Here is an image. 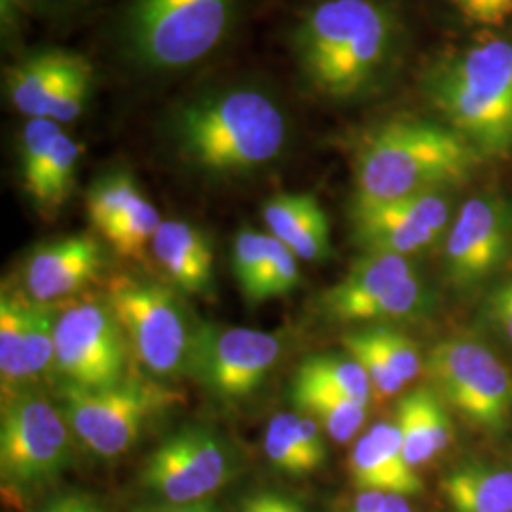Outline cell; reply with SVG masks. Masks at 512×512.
Listing matches in <instances>:
<instances>
[{
  "label": "cell",
  "instance_id": "32",
  "mask_svg": "<svg viewBox=\"0 0 512 512\" xmlns=\"http://www.w3.org/2000/svg\"><path fill=\"white\" fill-rule=\"evenodd\" d=\"M296 258L298 256L289 247L270 236V253L258 279L251 306L293 293L300 283V268Z\"/></svg>",
  "mask_w": 512,
  "mask_h": 512
},
{
  "label": "cell",
  "instance_id": "37",
  "mask_svg": "<svg viewBox=\"0 0 512 512\" xmlns=\"http://www.w3.org/2000/svg\"><path fill=\"white\" fill-rule=\"evenodd\" d=\"M425 412H427V423H429L433 446H435L437 454H440L442 450H446L452 444L454 429H452V423L446 414L444 403L440 401L439 395L429 387H427V397H425Z\"/></svg>",
  "mask_w": 512,
  "mask_h": 512
},
{
  "label": "cell",
  "instance_id": "6",
  "mask_svg": "<svg viewBox=\"0 0 512 512\" xmlns=\"http://www.w3.org/2000/svg\"><path fill=\"white\" fill-rule=\"evenodd\" d=\"M57 397L74 437L103 459L126 454L152 421L183 399L179 391L141 378H126L107 389L61 384Z\"/></svg>",
  "mask_w": 512,
  "mask_h": 512
},
{
  "label": "cell",
  "instance_id": "1",
  "mask_svg": "<svg viewBox=\"0 0 512 512\" xmlns=\"http://www.w3.org/2000/svg\"><path fill=\"white\" fill-rule=\"evenodd\" d=\"M401 46V23L380 0H321L291 31L296 69L310 92L351 101L372 92Z\"/></svg>",
  "mask_w": 512,
  "mask_h": 512
},
{
  "label": "cell",
  "instance_id": "3",
  "mask_svg": "<svg viewBox=\"0 0 512 512\" xmlns=\"http://www.w3.org/2000/svg\"><path fill=\"white\" fill-rule=\"evenodd\" d=\"M480 162L456 129L395 118L368 131L355 152V198L397 200L465 183Z\"/></svg>",
  "mask_w": 512,
  "mask_h": 512
},
{
  "label": "cell",
  "instance_id": "4",
  "mask_svg": "<svg viewBox=\"0 0 512 512\" xmlns=\"http://www.w3.org/2000/svg\"><path fill=\"white\" fill-rule=\"evenodd\" d=\"M423 92L446 126L482 154L512 145V40L492 38L448 55L423 76Z\"/></svg>",
  "mask_w": 512,
  "mask_h": 512
},
{
  "label": "cell",
  "instance_id": "35",
  "mask_svg": "<svg viewBox=\"0 0 512 512\" xmlns=\"http://www.w3.org/2000/svg\"><path fill=\"white\" fill-rule=\"evenodd\" d=\"M374 346L384 355L389 366L401 376L404 384L412 382L423 368L421 363L420 349L418 346L401 332L385 329V327H374L366 329Z\"/></svg>",
  "mask_w": 512,
  "mask_h": 512
},
{
  "label": "cell",
  "instance_id": "14",
  "mask_svg": "<svg viewBox=\"0 0 512 512\" xmlns=\"http://www.w3.org/2000/svg\"><path fill=\"white\" fill-rule=\"evenodd\" d=\"M450 220L442 192L397 200L353 198L349 222L353 241L372 255L408 256L429 249Z\"/></svg>",
  "mask_w": 512,
  "mask_h": 512
},
{
  "label": "cell",
  "instance_id": "10",
  "mask_svg": "<svg viewBox=\"0 0 512 512\" xmlns=\"http://www.w3.org/2000/svg\"><path fill=\"white\" fill-rule=\"evenodd\" d=\"M281 353L272 332L198 323L184 372L222 403L236 404L255 395Z\"/></svg>",
  "mask_w": 512,
  "mask_h": 512
},
{
  "label": "cell",
  "instance_id": "38",
  "mask_svg": "<svg viewBox=\"0 0 512 512\" xmlns=\"http://www.w3.org/2000/svg\"><path fill=\"white\" fill-rule=\"evenodd\" d=\"M486 315L512 344V279L495 287L488 296Z\"/></svg>",
  "mask_w": 512,
  "mask_h": 512
},
{
  "label": "cell",
  "instance_id": "27",
  "mask_svg": "<svg viewBox=\"0 0 512 512\" xmlns=\"http://www.w3.org/2000/svg\"><path fill=\"white\" fill-rule=\"evenodd\" d=\"M162 222L158 209L148 202L145 194H139L128 211L114 220L101 236L118 255L141 262L148 249H152V241Z\"/></svg>",
  "mask_w": 512,
  "mask_h": 512
},
{
  "label": "cell",
  "instance_id": "29",
  "mask_svg": "<svg viewBox=\"0 0 512 512\" xmlns=\"http://www.w3.org/2000/svg\"><path fill=\"white\" fill-rule=\"evenodd\" d=\"M427 387H418L406 393L397 406V427L403 439L404 458L410 467L418 469L437 456L433 446L427 412H425Z\"/></svg>",
  "mask_w": 512,
  "mask_h": 512
},
{
  "label": "cell",
  "instance_id": "44",
  "mask_svg": "<svg viewBox=\"0 0 512 512\" xmlns=\"http://www.w3.org/2000/svg\"><path fill=\"white\" fill-rule=\"evenodd\" d=\"M33 2H40V4H73V2H78V0H33Z\"/></svg>",
  "mask_w": 512,
  "mask_h": 512
},
{
  "label": "cell",
  "instance_id": "43",
  "mask_svg": "<svg viewBox=\"0 0 512 512\" xmlns=\"http://www.w3.org/2000/svg\"><path fill=\"white\" fill-rule=\"evenodd\" d=\"M382 512H412L404 495L387 494Z\"/></svg>",
  "mask_w": 512,
  "mask_h": 512
},
{
  "label": "cell",
  "instance_id": "40",
  "mask_svg": "<svg viewBox=\"0 0 512 512\" xmlns=\"http://www.w3.org/2000/svg\"><path fill=\"white\" fill-rule=\"evenodd\" d=\"M38 512H107L103 503L88 492H63L48 499Z\"/></svg>",
  "mask_w": 512,
  "mask_h": 512
},
{
  "label": "cell",
  "instance_id": "18",
  "mask_svg": "<svg viewBox=\"0 0 512 512\" xmlns=\"http://www.w3.org/2000/svg\"><path fill=\"white\" fill-rule=\"evenodd\" d=\"M410 274H414V266L408 256L365 253L353 262L348 274L323 293L321 310L336 323H359L372 302Z\"/></svg>",
  "mask_w": 512,
  "mask_h": 512
},
{
  "label": "cell",
  "instance_id": "34",
  "mask_svg": "<svg viewBox=\"0 0 512 512\" xmlns=\"http://www.w3.org/2000/svg\"><path fill=\"white\" fill-rule=\"evenodd\" d=\"M270 253V234L243 230L232 247V272L238 281L239 291L251 304L258 279L266 266Z\"/></svg>",
  "mask_w": 512,
  "mask_h": 512
},
{
  "label": "cell",
  "instance_id": "20",
  "mask_svg": "<svg viewBox=\"0 0 512 512\" xmlns=\"http://www.w3.org/2000/svg\"><path fill=\"white\" fill-rule=\"evenodd\" d=\"M270 236L302 260L319 262L330 255L329 217L311 194H275L262 207Z\"/></svg>",
  "mask_w": 512,
  "mask_h": 512
},
{
  "label": "cell",
  "instance_id": "5",
  "mask_svg": "<svg viewBox=\"0 0 512 512\" xmlns=\"http://www.w3.org/2000/svg\"><path fill=\"white\" fill-rule=\"evenodd\" d=\"M236 0H131L120 23L122 48L147 71L200 63L226 40Z\"/></svg>",
  "mask_w": 512,
  "mask_h": 512
},
{
  "label": "cell",
  "instance_id": "8",
  "mask_svg": "<svg viewBox=\"0 0 512 512\" xmlns=\"http://www.w3.org/2000/svg\"><path fill=\"white\" fill-rule=\"evenodd\" d=\"M107 304L150 376L171 378L186 370L194 327L177 294L152 281L116 275L107 287Z\"/></svg>",
  "mask_w": 512,
  "mask_h": 512
},
{
  "label": "cell",
  "instance_id": "41",
  "mask_svg": "<svg viewBox=\"0 0 512 512\" xmlns=\"http://www.w3.org/2000/svg\"><path fill=\"white\" fill-rule=\"evenodd\" d=\"M137 512H220L219 507L215 505L213 499H205V501H196V503H154L141 507Z\"/></svg>",
  "mask_w": 512,
  "mask_h": 512
},
{
  "label": "cell",
  "instance_id": "42",
  "mask_svg": "<svg viewBox=\"0 0 512 512\" xmlns=\"http://www.w3.org/2000/svg\"><path fill=\"white\" fill-rule=\"evenodd\" d=\"M385 497L384 492H361L355 497L351 512H382Z\"/></svg>",
  "mask_w": 512,
  "mask_h": 512
},
{
  "label": "cell",
  "instance_id": "22",
  "mask_svg": "<svg viewBox=\"0 0 512 512\" xmlns=\"http://www.w3.org/2000/svg\"><path fill=\"white\" fill-rule=\"evenodd\" d=\"M0 376L2 395L25 389L29 372V296L12 289L0 294Z\"/></svg>",
  "mask_w": 512,
  "mask_h": 512
},
{
  "label": "cell",
  "instance_id": "17",
  "mask_svg": "<svg viewBox=\"0 0 512 512\" xmlns=\"http://www.w3.org/2000/svg\"><path fill=\"white\" fill-rule=\"evenodd\" d=\"M349 475L361 492L416 495L423 482L404 458L403 439L397 423H376L357 440L349 456Z\"/></svg>",
  "mask_w": 512,
  "mask_h": 512
},
{
  "label": "cell",
  "instance_id": "9",
  "mask_svg": "<svg viewBox=\"0 0 512 512\" xmlns=\"http://www.w3.org/2000/svg\"><path fill=\"white\" fill-rule=\"evenodd\" d=\"M238 475V456L215 429L190 423L165 437L139 473L147 494L160 503H196L211 499Z\"/></svg>",
  "mask_w": 512,
  "mask_h": 512
},
{
  "label": "cell",
  "instance_id": "33",
  "mask_svg": "<svg viewBox=\"0 0 512 512\" xmlns=\"http://www.w3.org/2000/svg\"><path fill=\"white\" fill-rule=\"evenodd\" d=\"M55 325L57 313L50 304L29 298V372L38 380L55 370Z\"/></svg>",
  "mask_w": 512,
  "mask_h": 512
},
{
  "label": "cell",
  "instance_id": "21",
  "mask_svg": "<svg viewBox=\"0 0 512 512\" xmlns=\"http://www.w3.org/2000/svg\"><path fill=\"white\" fill-rule=\"evenodd\" d=\"M264 452L277 471L291 476L311 475L327 459L321 427L302 412L275 414L264 435Z\"/></svg>",
  "mask_w": 512,
  "mask_h": 512
},
{
  "label": "cell",
  "instance_id": "23",
  "mask_svg": "<svg viewBox=\"0 0 512 512\" xmlns=\"http://www.w3.org/2000/svg\"><path fill=\"white\" fill-rule=\"evenodd\" d=\"M456 512H512L511 469L461 467L442 480Z\"/></svg>",
  "mask_w": 512,
  "mask_h": 512
},
{
  "label": "cell",
  "instance_id": "15",
  "mask_svg": "<svg viewBox=\"0 0 512 512\" xmlns=\"http://www.w3.org/2000/svg\"><path fill=\"white\" fill-rule=\"evenodd\" d=\"M512 247V203L495 194L475 196L459 209L446 241V272L461 287L494 274Z\"/></svg>",
  "mask_w": 512,
  "mask_h": 512
},
{
  "label": "cell",
  "instance_id": "39",
  "mask_svg": "<svg viewBox=\"0 0 512 512\" xmlns=\"http://www.w3.org/2000/svg\"><path fill=\"white\" fill-rule=\"evenodd\" d=\"M238 512H308L291 495L279 494L272 490L247 495Z\"/></svg>",
  "mask_w": 512,
  "mask_h": 512
},
{
  "label": "cell",
  "instance_id": "13",
  "mask_svg": "<svg viewBox=\"0 0 512 512\" xmlns=\"http://www.w3.org/2000/svg\"><path fill=\"white\" fill-rule=\"evenodd\" d=\"M95 74L84 55L42 50L19 59L8 71V97L27 120L46 118L69 124L92 99Z\"/></svg>",
  "mask_w": 512,
  "mask_h": 512
},
{
  "label": "cell",
  "instance_id": "36",
  "mask_svg": "<svg viewBox=\"0 0 512 512\" xmlns=\"http://www.w3.org/2000/svg\"><path fill=\"white\" fill-rule=\"evenodd\" d=\"M459 14L476 25L503 27L512 21V0H450Z\"/></svg>",
  "mask_w": 512,
  "mask_h": 512
},
{
  "label": "cell",
  "instance_id": "2",
  "mask_svg": "<svg viewBox=\"0 0 512 512\" xmlns=\"http://www.w3.org/2000/svg\"><path fill=\"white\" fill-rule=\"evenodd\" d=\"M179 156L209 177H239L274 162L289 122L272 95L251 86L219 88L181 103L169 118Z\"/></svg>",
  "mask_w": 512,
  "mask_h": 512
},
{
  "label": "cell",
  "instance_id": "30",
  "mask_svg": "<svg viewBox=\"0 0 512 512\" xmlns=\"http://www.w3.org/2000/svg\"><path fill=\"white\" fill-rule=\"evenodd\" d=\"M431 294L416 274L406 275L393 289L372 302L361 315L365 321H406L416 319L429 310Z\"/></svg>",
  "mask_w": 512,
  "mask_h": 512
},
{
  "label": "cell",
  "instance_id": "25",
  "mask_svg": "<svg viewBox=\"0 0 512 512\" xmlns=\"http://www.w3.org/2000/svg\"><path fill=\"white\" fill-rule=\"evenodd\" d=\"M80 156L82 147L61 131L37 177L23 186L40 213H57L71 198Z\"/></svg>",
  "mask_w": 512,
  "mask_h": 512
},
{
  "label": "cell",
  "instance_id": "31",
  "mask_svg": "<svg viewBox=\"0 0 512 512\" xmlns=\"http://www.w3.org/2000/svg\"><path fill=\"white\" fill-rule=\"evenodd\" d=\"M344 348L348 349L351 359H355L372 385V393L380 399H389L397 395L404 387V380L385 361L384 355L374 346L368 330H353L342 338Z\"/></svg>",
  "mask_w": 512,
  "mask_h": 512
},
{
  "label": "cell",
  "instance_id": "16",
  "mask_svg": "<svg viewBox=\"0 0 512 512\" xmlns=\"http://www.w3.org/2000/svg\"><path fill=\"white\" fill-rule=\"evenodd\" d=\"M103 264V249L88 234L48 241L25 262V294L40 304H52L90 285Z\"/></svg>",
  "mask_w": 512,
  "mask_h": 512
},
{
  "label": "cell",
  "instance_id": "12",
  "mask_svg": "<svg viewBox=\"0 0 512 512\" xmlns=\"http://www.w3.org/2000/svg\"><path fill=\"white\" fill-rule=\"evenodd\" d=\"M129 344L107 300H78L57 313L55 372L61 384L107 389L128 378Z\"/></svg>",
  "mask_w": 512,
  "mask_h": 512
},
{
  "label": "cell",
  "instance_id": "24",
  "mask_svg": "<svg viewBox=\"0 0 512 512\" xmlns=\"http://www.w3.org/2000/svg\"><path fill=\"white\" fill-rule=\"evenodd\" d=\"M291 401L336 442H348L365 423L366 406L327 387L293 380Z\"/></svg>",
  "mask_w": 512,
  "mask_h": 512
},
{
  "label": "cell",
  "instance_id": "19",
  "mask_svg": "<svg viewBox=\"0 0 512 512\" xmlns=\"http://www.w3.org/2000/svg\"><path fill=\"white\" fill-rule=\"evenodd\" d=\"M152 255L169 281L186 294L213 291L211 241L190 222L164 220L152 241Z\"/></svg>",
  "mask_w": 512,
  "mask_h": 512
},
{
  "label": "cell",
  "instance_id": "7",
  "mask_svg": "<svg viewBox=\"0 0 512 512\" xmlns=\"http://www.w3.org/2000/svg\"><path fill=\"white\" fill-rule=\"evenodd\" d=\"M61 408L29 387L2 395L0 476L16 490L54 482L73 461V435Z\"/></svg>",
  "mask_w": 512,
  "mask_h": 512
},
{
  "label": "cell",
  "instance_id": "11",
  "mask_svg": "<svg viewBox=\"0 0 512 512\" xmlns=\"http://www.w3.org/2000/svg\"><path fill=\"white\" fill-rule=\"evenodd\" d=\"M429 382L444 403L478 427L499 433L512 414V376L494 353L469 340H446L429 349Z\"/></svg>",
  "mask_w": 512,
  "mask_h": 512
},
{
  "label": "cell",
  "instance_id": "26",
  "mask_svg": "<svg viewBox=\"0 0 512 512\" xmlns=\"http://www.w3.org/2000/svg\"><path fill=\"white\" fill-rule=\"evenodd\" d=\"M294 380L327 387L363 406L372 397L370 380L363 366L355 359H344L336 355H313L296 370Z\"/></svg>",
  "mask_w": 512,
  "mask_h": 512
},
{
  "label": "cell",
  "instance_id": "28",
  "mask_svg": "<svg viewBox=\"0 0 512 512\" xmlns=\"http://www.w3.org/2000/svg\"><path fill=\"white\" fill-rule=\"evenodd\" d=\"M139 194H143L139 184L126 169H114L95 179L86 194V211L93 228L103 234Z\"/></svg>",
  "mask_w": 512,
  "mask_h": 512
}]
</instances>
